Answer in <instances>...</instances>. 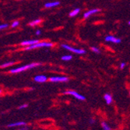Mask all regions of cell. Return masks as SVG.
Instances as JSON below:
<instances>
[{
    "instance_id": "3957f363",
    "label": "cell",
    "mask_w": 130,
    "mask_h": 130,
    "mask_svg": "<svg viewBox=\"0 0 130 130\" xmlns=\"http://www.w3.org/2000/svg\"><path fill=\"white\" fill-rule=\"evenodd\" d=\"M62 48H65L66 50H68L71 52H73V53H76V54H78V55H84L86 53V51L84 50V49H79V48H73V47H70L69 46L68 44H62Z\"/></svg>"
},
{
    "instance_id": "cb8c5ba5",
    "label": "cell",
    "mask_w": 130,
    "mask_h": 130,
    "mask_svg": "<svg viewBox=\"0 0 130 130\" xmlns=\"http://www.w3.org/2000/svg\"><path fill=\"white\" fill-rule=\"evenodd\" d=\"M94 122H95V120H94L93 119H90V124H93Z\"/></svg>"
},
{
    "instance_id": "7c38bea8",
    "label": "cell",
    "mask_w": 130,
    "mask_h": 130,
    "mask_svg": "<svg viewBox=\"0 0 130 130\" xmlns=\"http://www.w3.org/2000/svg\"><path fill=\"white\" fill-rule=\"evenodd\" d=\"M27 123L25 122H14V123H11L8 125V127H17V126H23L26 125Z\"/></svg>"
},
{
    "instance_id": "603a6c76",
    "label": "cell",
    "mask_w": 130,
    "mask_h": 130,
    "mask_svg": "<svg viewBox=\"0 0 130 130\" xmlns=\"http://www.w3.org/2000/svg\"><path fill=\"white\" fill-rule=\"evenodd\" d=\"M125 62H122L121 65H120V69H123L125 68Z\"/></svg>"
},
{
    "instance_id": "277c9868",
    "label": "cell",
    "mask_w": 130,
    "mask_h": 130,
    "mask_svg": "<svg viewBox=\"0 0 130 130\" xmlns=\"http://www.w3.org/2000/svg\"><path fill=\"white\" fill-rule=\"evenodd\" d=\"M64 94H68V95L73 96V97H74L75 98H76L79 101H85L86 100V98L84 96H83L82 94L77 93L75 90H66V91L64 92Z\"/></svg>"
},
{
    "instance_id": "ffe728a7",
    "label": "cell",
    "mask_w": 130,
    "mask_h": 130,
    "mask_svg": "<svg viewBox=\"0 0 130 130\" xmlns=\"http://www.w3.org/2000/svg\"><path fill=\"white\" fill-rule=\"evenodd\" d=\"M7 27H8V24H6V23H3V24H0V30H4V29H6Z\"/></svg>"
},
{
    "instance_id": "83f0119b",
    "label": "cell",
    "mask_w": 130,
    "mask_h": 130,
    "mask_svg": "<svg viewBox=\"0 0 130 130\" xmlns=\"http://www.w3.org/2000/svg\"><path fill=\"white\" fill-rule=\"evenodd\" d=\"M129 94H130V92H129Z\"/></svg>"
},
{
    "instance_id": "8992f818",
    "label": "cell",
    "mask_w": 130,
    "mask_h": 130,
    "mask_svg": "<svg viewBox=\"0 0 130 130\" xmlns=\"http://www.w3.org/2000/svg\"><path fill=\"white\" fill-rule=\"evenodd\" d=\"M105 41L107 42H111L114 44H119L121 43V39L119 38H116L115 36H111V35H108V36H106L105 37Z\"/></svg>"
},
{
    "instance_id": "ac0fdd59",
    "label": "cell",
    "mask_w": 130,
    "mask_h": 130,
    "mask_svg": "<svg viewBox=\"0 0 130 130\" xmlns=\"http://www.w3.org/2000/svg\"><path fill=\"white\" fill-rule=\"evenodd\" d=\"M19 25H20V21H18V20H16V21H13V23H12V25H11V27H13V28H15V27H17Z\"/></svg>"
},
{
    "instance_id": "ba28073f",
    "label": "cell",
    "mask_w": 130,
    "mask_h": 130,
    "mask_svg": "<svg viewBox=\"0 0 130 130\" xmlns=\"http://www.w3.org/2000/svg\"><path fill=\"white\" fill-rule=\"evenodd\" d=\"M34 79L35 82H37V83H44L48 80V78H47V76L44 75H38V76H35L34 78Z\"/></svg>"
},
{
    "instance_id": "9a60e30c",
    "label": "cell",
    "mask_w": 130,
    "mask_h": 130,
    "mask_svg": "<svg viewBox=\"0 0 130 130\" xmlns=\"http://www.w3.org/2000/svg\"><path fill=\"white\" fill-rule=\"evenodd\" d=\"M13 64H14V62H5V63L2 64L1 66H0V67L1 68H6V67L13 66Z\"/></svg>"
},
{
    "instance_id": "6da1fadb",
    "label": "cell",
    "mask_w": 130,
    "mask_h": 130,
    "mask_svg": "<svg viewBox=\"0 0 130 130\" xmlns=\"http://www.w3.org/2000/svg\"><path fill=\"white\" fill-rule=\"evenodd\" d=\"M41 65V63H39V62H34V63H30L29 65H25V66H20L18 68L13 69H11L9 72L11 73H22L23 71H26L27 69L40 66Z\"/></svg>"
},
{
    "instance_id": "44dd1931",
    "label": "cell",
    "mask_w": 130,
    "mask_h": 130,
    "mask_svg": "<svg viewBox=\"0 0 130 130\" xmlns=\"http://www.w3.org/2000/svg\"><path fill=\"white\" fill-rule=\"evenodd\" d=\"M27 107H28V104H24L20 105V107L18 108V109H20V110H21V109H24V108H27Z\"/></svg>"
},
{
    "instance_id": "5bb4252c",
    "label": "cell",
    "mask_w": 130,
    "mask_h": 130,
    "mask_svg": "<svg viewBox=\"0 0 130 130\" xmlns=\"http://www.w3.org/2000/svg\"><path fill=\"white\" fill-rule=\"evenodd\" d=\"M41 22V19L34 20L33 21H31V22L29 23V25H30V26H31V27H34V26H37V25H38Z\"/></svg>"
},
{
    "instance_id": "2e32d148",
    "label": "cell",
    "mask_w": 130,
    "mask_h": 130,
    "mask_svg": "<svg viewBox=\"0 0 130 130\" xmlns=\"http://www.w3.org/2000/svg\"><path fill=\"white\" fill-rule=\"evenodd\" d=\"M101 125H102L103 130H111V128H110V126L107 123H106V122H103L101 123Z\"/></svg>"
},
{
    "instance_id": "484cf974",
    "label": "cell",
    "mask_w": 130,
    "mask_h": 130,
    "mask_svg": "<svg viewBox=\"0 0 130 130\" xmlns=\"http://www.w3.org/2000/svg\"><path fill=\"white\" fill-rule=\"evenodd\" d=\"M1 93H2V90H0V94H1Z\"/></svg>"
},
{
    "instance_id": "30bf717a",
    "label": "cell",
    "mask_w": 130,
    "mask_h": 130,
    "mask_svg": "<svg viewBox=\"0 0 130 130\" xmlns=\"http://www.w3.org/2000/svg\"><path fill=\"white\" fill-rule=\"evenodd\" d=\"M104 99L107 104H111L113 101V98L110 93H105L104 96Z\"/></svg>"
},
{
    "instance_id": "52a82bcc",
    "label": "cell",
    "mask_w": 130,
    "mask_h": 130,
    "mask_svg": "<svg viewBox=\"0 0 130 130\" xmlns=\"http://www.w3.org/2000/svg\"><path fill=\"white\" fill-rule=\"evenodd\" d=\"M101 9H90V10H88L87 12L84 14V19H87L88 17H90L91 15H93L95 13H98V12H100Z\"/></svg>"
},
{
    "instance_id": "8fae6325",
    "label": "cell",
    "mask_w": 130,
    "mask_h": 130,
    "mask_svg": "<svg viewBox=\"0 0 130 130\" xmlns=\"http://www.w3.org/2000/svg\"><path fill=\"white\" fill-rule=\"evenodd\" d=\"M60 5V2L58 1H55V2H52V3H45L44 7L45 8H52V7H55Z\"/></svg>"
},
{
    "instance_id": "4fadbf2b",
    "label": "cell",
    "mask_w": 130,
    "mask_h": 130,
    "mask_svg": "<svg viewBox=\"0 0 130 130\" xmlns=\"http://www.w3.org/2000/svg\"><path fill=\"white\" fill-rule=\"evenodd\" d=\"M79 12H80V9H79V8L74 9L73 11H71V12H70L69 17H74L75 16H76V15L79 13Z\"/></svg>"
},
{
    "instance_id": "e0dca14e",
    "label": "cell",
    "mask_w": 130,
    "mask_h": 130,
    "mask_svg": "<svg viewBox=\"0 0 130 130\" xmlns=\"http://www.w3.org/2000/svg\"><path fill=\"white\" fill-rule=\"evenodd\" d=\"M61 58H62V60H63V61H70L73 58V56L72 55H64Z\"/></svg>"
},
{
    "instance_id": "d6986e66",
    "label": "cell",
    "mask_w": 130,
    "mask_h": 130,
    "mask_svg": "<svg viewBox=\"0 0 130 130\" xmlns=\"http://www.w3.org/2000/svg\"><path fill=\"white\" fill-rule=\"evenodd\" d=\"M91 50L95 53H100L101 52L100 49L98 48H97V47H91Z\"/></svg>"
},
{
    "instance_id": "7a4b0ae2",
    "label": "cell",
    "mask_w": 130,
    "mask_h": 130,
    "mask_svg": "<svg viewBox=\"0 0 130 130\" xmlns=\"http://www.w3.org/2000/svg\"><path fill=\"white\" fill-rule=\"evenodd\" d=\"M53 44L51 42H48V41H42V42H38L36 43L33 45L30 46H27L24 48L25 51H29V50H32V49H35V48H50V47H52Z\"/></svg>"
},
{
    "instance_id": "5b68a950",
    "label": "cell",
    "mask_w": 130,
    "mask_h": 130,
    "mask_svg": "<svg viewBox=\"0 0 130 130\" xmlns=\"http://www.w3.org/2000/svg\"><path fill=\"white\" fill-rule=\"evenodd\" d=\"M49 79L52 83H65L69 80V79L66 76H52Z\"/></svg>"
},
{
    "instance_id": "7402d4cb",
    "label": "cell",
    "mask_w": 130,
    "mask_h": 130,
    "mask_svg": "<svg viewBox=\"0 0 130 130\" xmlns=\"http://www.w3.org/2000/svg\"><path fill=\"white\" fill-rule=\"evenodd\" d=\"M29 129V128L27 126V125H23V126H22L19 130H28Z\"/></svg>"
},
{
    "instance_id": "9c48e42d",
    "label": "cell",
    "mask_w": 130,
    "mask_h": 130,
    "mask_svg": "<svg viewBox=\"0 0 130 130\" xmlns=\"http://www.w3.org/2000/svg\"><path fill=\"white\" fill-rule=\"evenodd\" d=\"M39 41L38 40H30V41H22L20 43V45L21 46H23V47H27V46H30V45H33L36 43H38Z\"/></svg>"
},
{
    "instance_id": "4316f807",
    "label": "cell",
    "mask_w": 130,
    "mask_h": 130,
    "mask_svg": "<svg viewBox=\"0 0 130 130\" xmlns=\"http://www.w3.org/2000/svg\"><path fill=\"white\" fill-rule=\"evenodd\" d=\"M128 24H129V25H130V21H129V22H128Z\"/></svg>"
},
{
    "instance_id": "d4e9b609",
    "label": "cell",
    "mask_w": 130,
    "mask_h": 130,
    "mask_svg": "<svg viewBox=\"0 0 130 130\" xmlns=\"http://www.w3.org/2000/svg\"><path fill=\"white\" fill-rule=\"evenodd\" d=\"M40 34H41V30H36V35H40Z\"/></svg>"
}]
</instances>
